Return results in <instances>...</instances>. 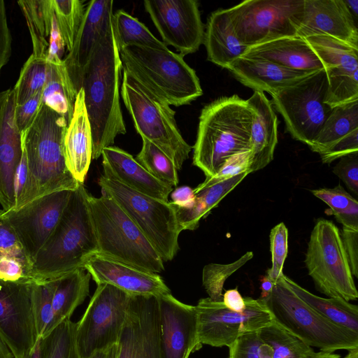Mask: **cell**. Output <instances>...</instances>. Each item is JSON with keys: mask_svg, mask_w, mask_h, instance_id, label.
I'll list each match as a JSON object with an SVG mask.
<instances>
[{"mask_svg": "<svg viewBox=\"0 0 358 358\" xmlns=\"http://www.w3.org/2000/svg\"><path fill=\"white\" fill-rule=\"evenodd\" d=\"M13 89L0 93V204L3 210L15 206V178L23 152L22 134L15 120Z\"/></svg>", "mask_w": 358, "mask_h": 358, "instance_id": "21", "label": "cell"}, {"mask_svg": "<svg viewBox=\"0 0 358 358\" xmlns=\"http://www.w3.org/2000/svg\"><path fill=\"white\" fill-rule=\"evenodd\" d=\"M48 77L42 92V103L64 117L68 124L77 96L64 59L46 58Z\"/></svg>", "mask_w": 358, "mask_h": 358, "instance_id": "32", "label": "cell"}, {"mask_svg": "<svg viewBox=\"0 0 358 358\" xmlns=\"http://www.w3.org/2000/svg\"><path fill=\"white\" fill-rule=\"evenodd\" d=\"M119 52L123 69L170 106L189 104L202 95L195 71L180 54L141 45Z\"/></svg>", "mask_w": 358, "mask_h": 358, "instance_id": "5", "label": "cell"}, {"mask_svg": "<svg viewBox=\"0 0 358 358\" xmlns=\"http://www.w3.org/2000/svg\"><path fill=\"white\" fill-rule=\"evenodd\" d=\"M222 302L227 308L235 312H242L245 308V299L237 288L227 290L222 295Z\"/></svg>", "mask_w": 358, "mask_h": 358, "instance_id": "56", "label": "cell"}, {"mask_svg": "<svg viewBox=\"0 0 358 358\" xmlns=\"http://www.w3.org/2000/svg\"><path fill=\"white\" fill-rule=\"evenodd\" d=\"M76 327V323L66 320L43 338V358H79Z\"/></svg>", "mask_w": 358, "mask_h": 358, "instance_id": "45", "label": "cell"}, {"mask_svg": "<svg viewBox=\"0 0 358 358\" xmlns=\"http://www.w3.org/2000/svg\"><path fill=\"white\" fill-rule=\"evenodd\" d=\"M336 175L355 194H358V152L340 159L333 169Z\"/></svg>", "mask_w": 358, "mask_h": 358, "instance_id": "52", "label": "cell"}, {"mask_svg": "<svg viewBox=\"0 0 358 358\" xmlns=\"http://www.w3.org/2000/svg\"><path fill=\"white\" fill-rule=\"evenodd\" d=\"M64 148L69 172L83 184L92 159V139L82 88L76 96L73 115L64 136Z\"/></svg>", "mask_w": 358, "mask_h": 358, "instance_id": "28", "label": "cell"}, {"mask_svg": "<svg viewBox=\"0 0 358 358\" xmlns=\"http://www.w3.org/2000/svg\"><path fill=\"white\" fill-rule=\"evenodd\" d=\"M42 92L43 90L38 92L23 103L15 106V120L22 134L28 130L41 109Z\"/></svg>", "mask_w": 358, "mask_h": 358, "instance_id": "51", "label": "cell"}, {"mask_svg": "<svg viewBox=\"0 0 358 358\" xmlns=\"http://www.w3.org/2000/svg\"><path fill=\"white\" fill-rule=\"evenodd\" d=\"M246 101L252 112L250 173L264 168L273 159L278 143V118L264 92L255 91Z\"/></svg>", "mask_w": 358, "mask_h": 358, "instance_id": "27", "label": "cell"}, {"mask_svg": "<svg viewBox=\"0 0 358 358\" xmlns=\"http://www.w3.org/2000/svg\"><path fill=\"white\" fill-rule=\"evenodd\" d=\"M57 24L69 52L83 20L85 8L80 0H52Z\"/></svg>", "mask_w": 358, "mask_h": 358, "instance_id": "44", "label": "cell"}, {"mask_svg": "<svg viewBox=\"0 0 358 358\" xmlns=\"http://www.w3.org/2000/svg\"><path fill=\"white\" fill-rule=\"evenodd\" d=\"M227 358H273L271 348L259 338L257 331L245 334L229 347Z\"/></svg>", "mask_w": 358, "mask_h": 358, "instance_id": "48", "label": "cell"}, {"mask_svg": "<svg viewBox=\"0 0 358 358\" xmlns=\"http://www.w3.org/2000/svg\"><path fill=\"white\" fill-rule=\"evenodd\" d=\"M257 334L271 348L273 358H317L322 352H315L274 321L260 329Z\"/></svg>", "mask_w": 358, "mask_h": 358, "instance_id": "38", "label": "cell"}, {"mask_svg": "<svg viewBox=\"0 0 358 358\" xmlns=\"http://www.w3.org/2000/svg\"><path fill=\"white\" fill-rule=\"evenodd\" d=\"M112 28L119 50L129 45H141L158 50L168 48L144 24L123 10L113 13Z\"/></svg>", "mask_w": 358, "mask_h": 358, "instance_id": "39", "label": "cell"}, {"mask_svg": "<svg viewBox=\"0 0 358 358\" xmlns=\"http://www.w3.org/2000/svg\"><path fill=\"white\" fill-rule=\"evenodd\" d=\"M101 156L103 173L139 193L168 201L173 187L152 176L131 155L112 145L105 148Z\"/></svg>", "mask_w": 358, "mask_h": 358, "instance_id": "26", "label": "cell"}, {"mask_svg": "<svg viewBox=\"0 0 358 358\" xmlns=\"http://www.w3.org/2000/svg\"><path fill=\"white\" fill-rule=\"evenodd\" d=\"M159 317V358H189L202 344L197 333L195 306L171 294L157 297Z\"/></svg>", "mask_w": 358, "mask_h": 358, "instance_id": "19", "label": "cell"}, {"mask_svg": "<svg viewBox=\"0 0 358 358\" xmlns=\"http://www.w3.org/2000/svg\"><path fill=\"white\" fill-rule=\"evenodd\" d=\"M32 283L0 280V337L14 358H26L38 338L31 306Z\"/></svg>", "mask_w": 358, "mask_h": 358, "instance_id": "18", "label": "cell"}, {"mask_svg": "<svg viewBox=\"0 0 358 358\" xmlns=\"http://www.w3.org/2000/svg\"><path fill=\"white\" fill-rule=\"evenodd\" d=\"M32 263L25 254L17 237L0 211V280L35 282Z\"/></svg>", "mask_w": 358, "mask_h": 358, "instance_id": "31", "label": "cell"}, {"mask_svg": "<svg viewBox=\"0 0 358 358\" xmlns=\"http://www.w3.org/2000/svg\"><path fill=\"white\" fill-rule=\"evenodd\" d=\"M47 57L31 54L22 66L19 78L13 88L16 106L25 102L43 90L48 77Z\"/></svg>", "mask_w": 358, "mask_h": 358, "instance_id": "42", "label": "cell"}, {"mask_svg": "<svg viewBox=\"0 0 358 358\" xmlns=\"http://www.w3.org/2000/svg\"><path fill=\"white\" fill-rule=\"evenodd\" d=\"M208 59L228 69L230 64L248 50L237 38L227 9H219L210 15L204 32Z\"/></svg>", "mask_w": 358, "mask_h": 358, "instance_id": "30", "label": "cell"}, {"mask_svg": "<svg viewBox=\"0 0 358 358\" xmlns=\"http://www.w3.org/2000/svg\"><path fill=\"white\" fill-rule=\"evenodd\" d=\"M131 295L108 285H97L81 319L76 322V343L79 358L119 343L125 324Z\"/></svg>", "mask_w": 358, "mask_h": 358, "instance_id": "13", "label": "cell"}, {"mask_svg": "<svg viewBox=\"0 0 358 358\" xmlns=\"http://www.w3.org/2000/svg\"><path fill=\"white\" fill-rule=\"evenodd\" d=\"M314 196L324 201L331 209L337 222L343 228L358 231V202L339 184L333 188L311 190Z\"/></svg>", "mask_w": 358, "mask_h": 358, "instance_id": "40", "label": "cell"}, {"mask_svg": "<svg viewBox=\"0 0 358 358\" xmlns=\"http://www.w3.org/2000/svg\"><path fill=\"white\" fill-rule=\"evenodd\" d=\"M340 355L338 354L328 353L322 352V354L317 358H340Z\"/></svg>", "mask_w": 358, "mask_h": 358, "instance_id": "63", "label": "cell"}, {"mask_svg": "<svg viewBox=\"0 0 358 358\" xmlns=\"http://www.w3.org/2000/svg\"><path fill=\"white\" fill-rule=\"evenodd\" d=\"M328 81L324 69L271 94L293 138L309 147L319 134L332 108L326 103Z\"/></svg>", "mask_w": 358, "mask_h": 358, "instance_id": "11", "label": "cell"}, {"mask_svg": "<svg viewBox=\"0 0 358 358\" xmlns=\"http://www.w3.org/2000/svg\"><path fill=\"white\" fill-rule=\"evenodd\" d=\"M0 358H14L13 353L0 337Z\"/></svg>", "mask_w": 358, "mask_h": 358, "instance_id": "61", "label": "cell"}, {"mask_svg": "<svg viewBox=\"0 0 358 358\" xmlns=\"http://www.w3.org/2000/svg\"><path fill=\"white\" fill-rule=\"evenodd\" d=\"M122 64L112 26L97 43L85 71L81 88L90 123L92 159L101 156L117 136L127 132L120 99Z\"/></svg>", "mask_w": 358, "mask_h": 358, "instance_id": "1", "label": "cell"}, {"mask_svg": "<svg viewBox=\"0 0 358 358\" xmlns=\"http://www.w3.org/2000/svg\"><path fill=\"white\" fill-rule=\"evenodd\" d=\"M358 129V99L332 108L319 134L310 146L320 153L336 141Z\"/></svg>", "mask_w": 358, "mask_h": 358, "instance_id": "36", "label": "cell"}, {"mask_svg": "<svg viewBox=\"0 0 358 358\" xmlns=\"http://www.w3.org/2000/svg\"><path fill=\"white\" fill-rule=\"evenodd\" d=\"M348 351V354L342 358H358V348L350 350Z\"/></svg>", "mask_w": 358, "mask_h": 358, "instance_id": "62", "label": "cell"}, {"mask_svg": "<svg viewBox=\"0 0 358 358\" xmlns=\"http://www.w3.org/2000/svg\"><path fill=\"white\" fill-rule=\"evenodd\" d=\"M341 236L352 274L358 278V231L343 227Z\"/></svg>", "mask_w": 358, "mask_h": 358, "instance_id": "53", "label": "cell"}, {"mask_svg": "<svg viewBox=\"0 0 358 358\" xmlns=\"http://www.w3.org/2000/svg\"><path fill=\"white\" fill-rule=\"evenodd\" d=\"M303 4L304 0H246L227 10L238 39L251 47L296 36Z\"/></svg>", "mask_w": 358, "mask_h": 358, "instance_id": "12", "label": "cell"}, {"mask_svg": "<svg viewBox=\"0 0 358 358\" xmlns=\"http://www.w3.org/2000/svg\"><path fill=\"white\" fill-rule=\"evenodd\" d=\"M67 127L64 117L42 103L34 122L22 134L27 173L13 208L54 192L74 190L81 185L66 164L64 139Z\"/></svg>", "mask_w": 358, "mask_h": 358, "instance_id": "2", "label": "cell"}, {"mask_svg": "<svg viewBox=\"0 0 358 358\" xmlns=\"http://www.w3.org/2000/svg\"><path fill=\"white\" fill-rule=\"evenodd\" d=\"M274 282L271 280L266 275L263 276L262 280H261V296L259 299H264L267 297L271 292Z\"/></svg>", "mask_w": 358, "mask_h": 358, "instance_id": "58", "label": "cell"}, {"mask_svg": "<svg viewBox=\"0 0 358 358\" xmlns=\"http://www.w3.org/2000/svg\"><path fill=\"white\" fill-rule=\"evenodd\" d=\"M171 203L178 207L188 208L194 202L195 194L193 189L188 186L176 188L171 194Z\"/></svg>", "mask_w": 358, "mask_h": 358, "instance_id": "55", "label": "cell"}, {"mask_svg": "<svg viewBox=\"0 0 358 358\" xmlns=\"http://www.w3.org/2000/svg\"><path fill=\"white\" fill-rule=\"evenodd\" d=\"M248 175L245 172L198 191L194 193L193 203L188 208L178 207L171 203L175 208L180 231L196 229L200 220L206 217Z\"/></svg>", "mask_w": 358, "mask_h": 358, "instance_id": "33", "label": "cell"}, {"mask_svg": "<svg viewBox=\"0 0 358 358\" xmlns=\"http://www.w3.org/2000/svg\"><path fill=\"white\" fill-rule=\"evenodd\" d=\"M269 60L289 69L315 72L324 69L316 52L304 38H280L248 48L245 55Z\"/></svg>", "mask_w": 358, "mask_h": 358, "instance_id": "29", "label": "cell"}, {"mask_svg": "<svg viewBox=\"0 0 358 358\" xmlns=\"http://www.w3.org/2000/svg\"><path fill=\"white\" fill-rule=\"evenodd\" d=\"M227 69L254 92L269 94L292 85L315 72L295 71L263 58L246 55L236 59Z\"/></svg>", "mask_w": 358, "mask_h": 358, "instance_id": "25", "label": "cell"}, {"mask_svg": "<svg viewBox=\"0 0 358 358\" xmlns=\"http://www.w3.org/2000/svg\"><path fill=\"white\" fill-rule=\"evenodd\" d=\"M83 184L71 192L55 230L32 264V278L37 282L53 280L83 268L98 252L94 227Z\"/></svg>", "mask_w": 358, "mask_h": 358, "instance_id": "3", "label": "cell"}, {"mask_svg": "<svg viewBox=\"0 0 358 358\" xmlns=\"http://www.w3.org/2000/svg\"><path fill=\"white\" fill-rule=\"evenodd\" d=\"M344 3L348 8V10L357 21L358 17V0H344Z\"/></svg>", "mask_w": 358, "mask_h": 358, "instance_id": "60", "label": "cell"}, {"mask_svg": "<svg viewBox=\"0 0 358 358\" xmlns=\"http://www.w3.org/2000/svg\"><path fill=\"white\" fill-rule=\"evenodd\" d=\"M113 8L112 0H92L89 3L73 48L64 59L77 92L81 89L85 71L97 43L112 26Z\"/></svg>", "mask_w": 358, "mask_h": 358, "instance_id": "22", "label": "cell"}, {"mask_svg": "<svg viewBox=\"0 0 358 358\" xmlns=\"http://www.w3.org/2000/svg\"><path fill=\"white\" fill-rule=\"evenodd\" d=\"M326 35L358 48L357 21L344 0H304L303 15L296 36Z\"/></svg>", "mask_w": 358, "mask_h": 358, "instance_id": "24", "label": "cell"}, {"mask_svg": "<svg viewBox=\"0 0 358 358\" xmlns=\"http://www.w3.org/2000/svg\"><path fill=\"white\" fill-rule=\"evenodd\" d=\"M55 286L56 279L31 285V306L38 338L45 337L56 327L52 308Z\"/></svg>", "mask_w": 358, "mask_h": 358, "instance_id": "41", "label": "cell"}, {"mask_svg": "<svg viewBox=\"0 0 358 358\" xmlns=\"http://www.w3.org/2000/svg\"><path fill=\"white\" fill-rule=\"evenodd\" d=\"M96 285L108 284L131 296H154L171 294L159 275L99 255H94L84 264Z\"/></svg>", "mask_w": 358, "mask_h": 358, "instance_id": "23", "label": "cell"}, {"mask_svg": "<svg viewBox=\"0 0 358 358\" xmlns=\"http://www.w3.org/2000/svg\"><path fill=\"white\" fill-rule=\"evenodd\" d=\"M250 158L251 150L239 152L230 157L217 174L213 177L206 178L202 183L193 189L194 193L238 174L245 172L248 173Z\"/></svg>", "mask_w": 358, "mask_h": 358, "instance_id": "49", "label": "cell"}, {"mask_svg": "<svg viewBox=\"0 0 358 358\" xmlns=\"http://www.w3.org/2000/svg\"><path fill=\"white\" fill-rule=\"evenodd\" d=\"M289 287L306 303L322 317L340 327L358 333V307L341 298H323L306 290L284 273Z\"/></svg>", "mask_w": 358, "mask_h": 358, "instance_id": "35", "label": "cell"}, {"mask_svg": "<svg viewBox=\"0 0 358 358\" xmlns=\"http://www.w3.org/2000/svg\"><path fill=\"white\" fill-rule=\"evenodd\" d=\"M320 59L326 72V103L331 108L358 99V48L331 36L304 38Z\"/></svg>", "mask_w": 358, "mask_h": 358, "instance_id": "17", "label": "cell"}, {"mask_svg": "<svg viewBox=\"0 0 358 358\" xmlns=\"http://www.w3.org/2000/svg\"><path fill=\"white\" fill-rule=\"evenodd\" d=\"M90 274L80 268L56 278L52 296L55 327L69 320L76 308L89 295Z\"/></svg>", "mask_w": 358, "mask_h": 358, "instance_id": "34", "label": "cell"}, {"mask_svg": "<svg viewBox=\"0 0 358 358\" xmlns=\"http://www.w3.org/2000/svg\"><path fill=\"white\" fill-rule=\"evenodd\" d=\"M252 122L247 101L236 94L206 105L199 117L193 164L211 178L230 157L251 150Z\"/></svg>", "mask_w": 358, "mask_h": 358, "instance_id": "4", "label": "cell"}, {"mask_svg": "<svg viewBox=\"0 0 358 358\" xmlns=\"http://www.w3.org/2000/svg\"><path fill=\"white\" fill-rule=\"evenodd\" d=\"M43 338H38L36 342L26 358H43Z\"/></svg>", "mask_w": 358, "mask_h": 358, "instance_id": "59", "label": "cell"}, {"mask_svg": "<svg viewBox=\"0 0 358 358\" xmlns=\"http://www.w3.org/2000/svg\"><path fill=\"white\" fill-rule=\"evenodd\" d=\"M355 152H358V129L336 141L319 154L322 163L330 164Z\"/></svg>", "mask_w": 358, "mask_h": 358, "instance_id": "50", "label": "cell"}, {"mask_svg": "<svg viewBox=\"0 0 358 358\" xmlns=\"http://www.w3.org/2000/svg\"><path fill=\"white\" fill-rule=\"evenodd\" d=\"M269 239L272 266L268 269L266 275L275 283L283 273L284 262L288 252V230L284 222L271 229Z\"/></svg>", "mask_w": 358, "mask_h": 358, "instance_id": "47", "label": "cell"}, {"mask_svg": "<svg viewBox=\"0 0 358 358\" xmlns=\"http://www.w3.org/2000/svg\"><path fill=\"white\" fill-rule=\"evenodd\" d=\"M252 251L247 252L229 264L211 263L206 265L202 272V284L213 301H222V291L226 280L253 257Z\"/></svg>", "mask_w": 358, "mask_h": 358, "instance_id": "46", "label": "cell"}, {"mask_svg": "<svg viewBox=\"0 0 358 358\" xmlns=\"http://www.w3.org/2000/svg\"><path fill=\"white\" fill-rule=\"evenodd\" d=\"M143 5L166 46L185 56L203 43L204 25L196 1L145 0Z\"/></svg>", "mask_w": 358, "mask_h": 358, "instance_id": "16", "label": "cell"}, {"mask_svg": "<svg viewBox=\"0 0 358 358\" xmlns=\"http://www.w3.org/2000/svg\"><path fill=\"white\" fill-rule=\"evenodd\" d=\"M12 37L7 23L5 2L0 0V73L11 54Z\"/></svg>", "mask_w": 358, "mask_h": 358, "instance_id": "54", "label": "cell"}, {"mask_svg": "<svg viewBox=\"0 0 358 358\" xmlns=\"http://www.w3.org/2000/svg\"><path fill=\"white\" fill-rule=\"evenodd\" d=\"M102 194L113 199L141 230L164 262L171 261L179 250L181 232L175 208L169 201L134 191L110 176L99 178Z\"/></svg>", "mask_w": 358, "mask_h": 358, "instance_id": "9", "label": "cell"}, {"mask_svg": "<svg viewBox=\"0 0 358 358\" xmlns=\"http://www.w3.org/2000/svg\"><path fill=\"white\" fill-rule=\"evenodd\" d=\"M119 343L106 347L94 352L86 358H119Z\"/></svg>", "mask_w": 358, "mask_h": 358, "instance_id": "57", "label": "cell"}, {"mask_svg": "<svg viewBox=\"0 0 358 358\" xmlns=\"http://www.w3.org/2000/svg\"><path fill=\"white\" fill-rule=\"evenodd\" d=\"M159 334L157 297L131 296L119 358H159Z\"/></svg>", "mask_w": 358, "mask_h": 358, "instance_id": "20", "label": "cell"}, {"mask_svg": "<svg viewBox=\"0 0 358 358\" xmlns=\"http://www.w3.org/2000/svg\"><path fill=\"white\" fill-rule=\"evenodd\" d=\"M282 275L262 299L274 322L321 352L358 348V333L334 324L314 310L289 287Z\"/></svg>", "mask_w": 358, "mask_h": 358, "instance_id": "7", "label": "cell"}, {"mask_svg": "<svg viewBox=\"0 0 358 358\" xmlns=\"http://www.w3.org/2000/svg\"><path fill=\"white\" fill-rule=\"evenodd\" d=\"M121 96L141 138L158 147L180 170L192 147L182 136L171 106L125 69Z\"/></svg>", "mask_w": 358, "mask_h": 358, "instance_id": "8", "label": "cell"}, {"mask_svg": "<svg viewBox=\"0 0 358 358\" xmlns=\"http://www.w3.org/2000/svg\"><path fill=\"white\" fill-rule=\"evenodd\" d=\"M72 191L54 192L38 197L18 208L6 211L2 210L32 264L57 225Z\"/></svg>", "mask_w": 358, "mask_h": 358, "instance_id": "15", "label": "cell"}, {"mask_svg": "<svg viewBox=\"0 0 358 358\" xmlns=\"http://www.w3.org/2000/svg\"><path fill=\"white\" fill-rule=\"evenodd\" d=\"M17 3L30 32L34 55L47 57L53 17L52 0H21Z\"/></svg>", "mask_w": 358, "mask_h": 358, "instance_id": "37", "label": "cell"}, {"mask_svg": "<svg viewBox=\"0 0 358 358\" xmlns=\"http://www.w3.org/2000/svg\"><path fill=\"white\" fill-rule=\"evenodd\" d=\"M136 159L152 176L163 183L172 187L178 185V170L173 162L152 143L142 138V148Z\"/></svg>", "mask_w": 358, "mask_h": 358, "instance_id": "43", "label": "cell"}, {"mask_svg": "<svg viewBox=\"0 0 358 358\" xmlns=\"http://www.w3.org/2000/svg\"><path fill=\"white\" fill-rule=\"evenodd\" d=\"M88 204L96 236V255L151 273L164 270L159 253L113 199L89 194Z\"/></svg>", "mask_w": 358, "mask_h": 358, "instance_id": "6", "label": "cell"}, {"mask_svg": "<svg viewBox=\"0 0 358 358\" xmlns=\"http://www.w3.org/2000/svg\"><path fill=\"white\" fill-rule=\"evenodd\" d=\"M245 308L235 312L222 301L201 299L195 308L200 343L213 347H229L241 336L270 324L273 317L264 300L244 297Z\"/></svg>", "mask_w": 358, "mask_h": 358, "instance_id": "14", "label": "cell"}, {"mask_svg": "<svg viewBox=\"0 0 358 358\" xmlns=\"http://www.w3.org/2000/svg\"><path fill=\"white\" fill-rule=\"evenodd\" d=\"M305 264L316 289L324 295L347 301L357 300L353 275L338 228L319 219L310 236Z\"/></svg>", "mask_w": 358, "mask_h": 358, "instance_id": "10", "label": "cell"}]
</instances>
